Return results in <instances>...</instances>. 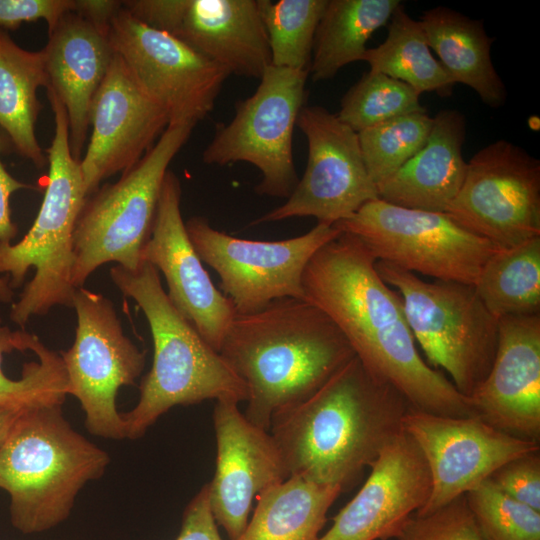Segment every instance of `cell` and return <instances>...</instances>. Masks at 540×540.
Returning a JSON list of instances; mask_svg holds the SVG:
<instances>
[{
	"label": "cell",
	"mask_w": 540,
	"mask_h": 540,
	"mask_svg": "<svg viewBox=\"0 0 540 540\" xmlns=\"http://www.w3.org/2000/svg\"><path fill=\"white\" fill-rule=\"evenodd\" d=\"M445 213L500 249L540 237V161L503 139L483 147Z\"/></svg>",
	"instance_id": "13"
},
{
	"label": "cell",
	"mask_w": 540,
	"mask_h": 540,
	"mask_svg": "<svg viewBox=\"0 0 540 540\" xmlns=\"http://www.w3.org/2000/svg\"><path fill=\"white\" fill-rule=\"evenodd\" d=\"M334 226L358 237L377 260L473 286L486 261L500 249L446 213L404 208L379 198Z\"/></svg>",
	"instance_id": "10"
},
{
	"label": "cell",
	"mask_w": 540,
	"mask_h": 540,
	"mask_svg": "<svg viewBox=\"0 0 540 540\" xmlns=\"http://www.w3.org/2000/svg\"><path fill=\"white\" fill-rule=\"evenodd\" d=\"M328 0H259L271 65L309 71L318 24Z\"/></svg>",
	"instance_id": "32"
},
{
	"label": "cell",
	"mask_w": 540,
	"mask_h": 540,
	"mask_svg": "<svg viewBox=\"0 0 540 540\" xmlns=\"http://www.w3.org/2000/svg\"><path fill=\"white\" fill-rule=\"evenodd\" d=\"M419 97L405 82L369 71L345 93L337 116L358 133L402 115L426 112Z\"/></svg>",
	"instance_id": "34"
},
{
	"label": "cell",
	"mask_w": 540,
	"mask_h": 540,
	"mask_svg": "<svg viewBox=\"0 0 540 540\" xmlns=\"http://www.w3.org/2000/svg\"><path fill=\"white\" fill-rule=\"evenodd\" d=\"M169 125L165 110L138 85L116 53L89 111L91 137L80 161L87 196L134 167Z\"/></svg>",
	"instance_id": "18"
},
{
	"label": "cell",
	"mask_w": 540,
	"mask_h": 540,
	"mask_svg": "<svg viewBox=\"0 0 540 540\" xmlns=\"http://www.w3.org/2000/svg\"><path fill=\"white\" fill-rule=\"evenodd\" d=\"M489 480L506 495L540 511V450L506 462Z\"/></svg>",
	"instance_id": "37"
},
{
	"label": "cell",
	"mask_w": 540,
	"mask_h": 540,
	"mask_svg": "<svg viewBox=\"0 0 540 540\" xmlns=\"http://www.w3.org/2000/svg\"><path fill=\"white\" fill-rule=\"evenodd\" d=\"M46 90L55 129L47 149L49 171L44 198L24 237L16 244H0V274L8 275L13 289L23 284L31 268L35 269L11 306L10 320L20 327L55 306L73 308L74 231L87 197L81 160L75 159L70 149L67 113L54 91Z\"/></svg>",
	"instance_id": "6"
},
{
	"label": "cell",
	"mask_w": 540,
	"mask_h": 540,
	"mask_svg": "<svg viewBox=\"0 0 540 540\" xmlns=\"http://www.w3.org/2000/svg\"><path fill=\"white\" fill-rule=\"evenodd\" d=\"M109 463V454L66 420L62 405L22 411L0 445V489L10 498L12 526L35 534L61 524Z\"/></svg>",
	"instance_id": "5"
},
{
	"label": "cell",
	"mask_w": 540,
	"mask_h": 540,
	"mask_svg": "<svg viewBox=\"0 0 540 540\" xmlns=\"http://www.w3.org/2000/svg\"><path fill=\"white\" fill-rule=\"evenodd\" d=\"M358 493L318 540H390L426 503L431 480L412 438L401 432L371 464Z\"/></svg>",
	"instance_id": "21"
},
{
	"label": "cell",
	"mask_w": 540,
	"mask_h": 540,
	"mask_svg": "<svg viewBox=\"0 0 540 540\" xmlns=\"http://www.w3.org/2000/svg\"><path fill=\"white\" fill-rule=\"evenodd\" d=\"M309 71L270 65L256 91L237 101L235 114L220 124L202 154L207 165L247 162L262 178L260 195L288 198L298 176L293 159V133L307 97Z\"/></svg>",
	"instance_id": "9"
},
{
	"label": "cell",
	"mask_w": 540,
	"mask_h": 540,
	"mask_svg": "<svg viewBox=\"0 0 540 540\" xmlns=\"http://www.w3.org/2000/svg\"><path fill=\"white\" fill-rule=\"evenodd\" d=\"M45 66L51 88L67 113L73 157L81 160L89 129L92 100L116 54L109 26L68 13L48 33ZM46 87V88H47Z\"/></svg>",
	"instance_id": "23"
},
{
	"label": "cell",
	"mask_w": 540,
	"mask_h": 540,
	"mask_svg": "<svg viewBox=\"0 0 540 540\" xmlns=\"http://www.w3.org/2000/svg\"><path fill=\"white\" fill-rule=\"evenodd\" d=\"M213 423L217 455L208 483L210 506L216 523L238 540L253 499L288 477L270 432L250 422L237 402L216 401Z\"/></svg>",
	"instance_id": "20"
},
{
	"label": "cell",
	"mask_w": 540,
	"mask_h": 540,
	"mask_svg": "<svg viewBox=\"0 0 540 540\" xmlns=\"http://www.w3.org/2000/svg\"><path fill=\"white\" fill-rule=\"evenodd\" d=\"M219 353L247 387L244 415L265 430L275 414L310 397L355 357L337 325L298 298L236 314Z\"/></svg>",
	"instance_id": "3"
},
{
	"label": "cell",
	"mask_w": 540,
	"mask_h": 540,
	"mask_svg": "<svg viewBox=\"0 0 540 540\" xmlns=\"http://www.w3.org/2000/svg\"><path fill=\"white\" fill-rule=\"evenodd\" d=\"M395 540H484L465 495L426 515H412Z\"/></svg>",
	"instance_id": "36"
},
{
	"label": "cell",
	"mask_w": 540,
	"mask_h": 540,
	"mask_svg": "<svg viewBox=\"0 0 540 540\" xmlns=\"http://www.w3.org/2000/svg\"><path fill=\"white\" fill-rule=\"evenodd\" d=\"M419 21L430 49L455 84L470 87L492 108L505 103L506 88L491 59L494 38L486 33L482 20L437 6L424 11Z\"/></svg>",
	"instance_id": "25"
},
{
	"label": "cell",
	"mask_w": 540,
	"mask_h": 540,
	"mask_svg": "<svg viewBox=\"0 0 540 540\" xmlns=\"http://www.w3.org/2000/svg\"><path fill=\"white\" fill-rule=\"evenodd\" d=\"M400 5V0H328L315 34L312 80L331 79L344 66L363 61L366 43Z\"/></svg>",
	"instance_id": "28"
},
{
	"label": "cell",
	"mask_w": 540,
	"mask_h": 540,
	"mask_svg": "<svg viewBox=\"0 0 540 540\" xmlns=\"http://www.w3.org/2000/svg\"><path fill=\"white\" fill-rule=\"evenodd\" d=\"M176 540H223L211 510L208 483L186 506Z\"/></svg>",
	"instance_id": "40"
},
{
	"label": "cell",
	"mask_w": 540,
	"mask_h": 540,
	"mask_svg": "<svg viewBox=\"0 0 540 540\" xmlns=\"http://www.w3.org/2000/svg\"><path fill=\"white\" fill-rule=\"evenodd\" d=\"M181 194L178 177L168 170L152 233L141 258L163 273L170 302L219 352L237 313L230 299L212 282L188 236L181 214Z\"/></svg>",
	"instance_id": "19"
},
{
	"label": "cell",
	"mask_w": 540,
	"mask_h": 540,
	"mask_svg": "<svg viewBox=\"0 0 540 540\" xmlns=\"http://www.w3.org/2000/svg\"><path fill=\"white\" fill-rule=\"evenodd\" d=\"M296 126L307 139L308 160L286 202L252 224L314 217L333 226L378 199L360 148L358 133L322 106H304Z\"/></svg>",
	"instance_id": "15"
},
{
	"label": "cell",
	"mask_w": 540,
	"mask_h": 540,
	"mask_svg": "<svg viewBox=\"0 0 540 540\" xmlns=\"http://www.w3.org/2000/svg\"><path fill=\"white\" fill-rule=\"evenodd\" d=\"M342 489L288 477L258 495L254 514L238 540H318Z\"/></svg>",
	"instance_id": "27"
},
{
	"label": "cell",
	"mask_w": 540,
	"mask_h": 540,
	"mask_svg": "<svg viewBox=\"0 0 540 540\" xmlns=\"http://www.w3.org/2000/svg\"><path fill=\"white\" fill-rule=\"evenodd\" d=\"M122 5L230 75L260 79L271 65L259 0H126Z\"/></svg>",
	"instance_id": "17"
},
{
	"label": "cell",
	"mask_w": 540,
	"mask_h": 540,
	"mask_svg": "<svg viewBox=\"0 0 540 540\" xmlns=\"http://www.w3.org/2000/svg\"><path fill=\"white\" fill-rule=\"evenodd\" d=\"M387 30L384 42L365 52L363 61L369 64V71L405 82L419 95L450 96L455 82L432 55L421 22L413 19L403 4L392 14Z\"/></svg>",
	"instance_id": "29"
},
{
	"label": "cell",
	"mask_w": 540,
	"mask_h": 540,
	"mask_svg": "<svg viewBox=\"0 0 540 540\" xmlns=\"http://www.w3.org/2000/svg\"><path fill=\"white\" fill-rule=\"evenodd\" d=\"M48 84L43 49H23L0 28V128L14 150L38 168L48 159L35 132L42 109L37 91Z\"/></svg>",
	"instance_id": "26"
},
{
	"label": "cell",
	"mask_w": 540,
	"mask_h": 540,
	"mask_svg": "<svg viewBox=\"0 0 540 540\" xmlns=\"http://www.w3.org/2000/svg\"><path fill=\"white\" fill-rule=\"evenodd\" d=\"M22 340L24 349L35 353L38 361L25 363L20 379H10L2 370V360L4 354L17 350L16 331L2 325L0 317V411L63 405L68 395V381L60 353L23 330Z\"/></svg>",
	"instance_id": "31"
},
{
	"label": "cell",
	"mask_w": 540,
	"mask_h": 540,
	"mask_svg": "<svg viewBox=\"0 0 540 540\" xmlns=\"http://www.w3.org/2000/svg\"><path fill=\"white\" fill-rule=\"evenodd\" d=\"M194 123L170 124L143 158L86 197L74 231L71 282L83 287L100 266L115 262L137 270L148 242L168 167L188 141Z\"/></svg>",
	"instance_id": "7"
},
{
	"label": "cell",
	"mask_w": 540,
	"mask_h": 540,
	"mask_svg": "<svg viewBox=\"0 0 540 540\" xmlns=\"http://www.w3.org/2000/svg\"><path fill=\"white\" fill-rule=\"evenodd\" d=\"M402 425L420 449L431 480L429 497L417 515L438 510L489 479L506 462L540 450L539 443L473 416H443L409 407Z\"/></svg>",
	"instance_id": "16"
},
{
	"label": "cell",
	"mask_w": 540,
	"mask_h": 540,
	"mask_svg": "<svg viewBox=\"0 0 540 540\" xmlns=\"http://www.w3.org/2000/svg\"><path fill=\"white\" fill-rule=\"evenodd\" d=\"M77 316L72 346L61 351L68 395L78 399L89 433L111 440L126 439L117 395L133 385L145 366V353L124 333L111 300L84 287L73 300Z\"/></svg>",
	"instance_id": "11"
},
{
	"label": "cell",
	"mask_w": 540,
	"mask_h": 540,
	"mask_svg": "<svg viewBox=\"0 0 540 540\" xmlns=\"http://www.w3.org/2000/svg\"><path fill=\"white\" fill-rule=\"evenodd\" d=\"M203 263L218 274L219 290L237 314L262 310L282 298L303 299L302 276L312 256L341 231L317 223L307 233L279 241L237 238L194 216L185 222Z\"/></svg>",
	"instance_id": "12"
},
{
	"label": "cell",
	"mask_w": 540,
	"mask_h": 540,
	"mask_svg": "<svg viewBox=\"0 0 540 540\" xmlns=\"http://www.w3.org/2000/svg\"><path fill=\"white\" fill-rule=\"evenodd\" d=\"M376 261L358 237L341 232L309 260L303 299L337 325L362 365L397 389L411 408L475 417L470 399L419 354L402 299L380 277Z\"/></svg>",
	"instance_id": "1"
},
{
	"label": "cell",
	"mask_w": 540,
	"mask_h": 540,
	"mask_svg": "<svg viewBox=\"0 0 540 540\" xmlns=\"http://www.w3.org/2000/svg\"><path fill=\"white\" fill-rule=\"evenodd\" d=\"M14 150L7 134L0 128V155ZM22 189H34L30 184L14 178L4 167L0 158V244H10L17 236V225L12 221L10 209L11 195ZM14 290L8 277L0 276V303L13 302Z\"/></svg>",
	"instance_id": "39"
},
{
	"label": "cell",
	"mask_w": 540,
	"mask_h": 540,
	"mask_svg": "<svg viewBox=\"0 0 540 540\" xmlns=\"http://www.w3.org/2000/svg\"><path fill=\"white\" fill-rule=\"evenodd\" d=\"M465 497L484 540H540V511L506 495L489 479Z\"/></svg>",
	"instance_id": "35"
},
{
	"label": "cell",
	"mask_w": 540,
	"mask_h": 540,
	"mask_svg": "<svg viewBox=\"0 0 540 540\" xmlns=\"http://www.w3.org/2000/svg\"><path fill=\"white\" fill-rule=\"evenodd\" d=\"M474 287L497 319L540 315V237L497 250L486 261Z\"/></svg>",
	"instance_id": "30"
},
{
	"label": "cell",
	"mask_w": 540,
	"mask_h": 540,
	"mask_svg": "<svg viewBox=\"0 0 540 540\" xmlns=\"http://www.w3.org/2000/svg\"><path fill=\"white\" fill-rule=\"evenodd\" d=\"M432 125L427 112H416L358 132L363 160L376 187L425 145Z\"/></svg>",
	"instance_id": "33"
},
{
	"label": "cell",
	"mask_w": 540,
	"mask_h": 540,
	"mask_svg": "<svg viewBox=\"0 0 540 540\" xmlns=\"http://www.w3.org/2000/svg\"><path fill=\"white\" fill-rule=\"evenodd\" d=\"M375 267L383 281L399 293L413 337L429 364L444 369L455 388L469 398L493 364L498 319L471 284L427 282L381 260Z\"/></svg>",
	"instance_id": "8"
},
{
	"label": "cell",
	"mask_w": 540,
	"mask_h": 540,
	"mask_svg": "<svg viewBox=\"0 0 540 540\" xmlns=\"http://www.w3.org/2000/svg\"><path fill=\"white\" fill-rule=\"evenodd\" d=\"M115 52L138 85L167 113L170 124L197 123L214 108L230 73L173 35L121 6L109 26Z\"/></svg>",
	"instance_id": "14"
},
{
	"label": "cell",
	"mask_w": 540,
	"mask_h": 540,
	"mask_svg": "<svg viewBox=\"0 0 540 540\" xmlns=\"http://www.w3.org/2000/svg\"><path fill=\"white\" fill-rule=\"evenodd\" d=\"M22 411H0V445Z\"/></svg>",
	"instance_id": "41"
},
{
	"label": "cell",
	"mask_w": 540,
	"mask_h": 540,
	"mask_svg": "<svg viewBox=\"0 0 540 540\" xmlns=\"http://www.w3.org/2000/svg\"><path fill=\"white\" fill-rule=\"evenodd\" d=\"M409 407L355 356L310 397L275 414L268 431L287 477L343 491L403 432Z\"/></svg>",
	"instance_id": "2"
},
{
	"label": "cell",
	"mask_w": 540,
	"mask_h": 540,
	"mask_svg": "<svg viewBox=\"0 0 540 540\" xmlns=\"http://www.w3.org/2000/svg\"><path fill=\"white\" fill-rule=\"evenodd\" d=\"M110 277L144 313L154 348L152 367L141 381L138 402L122 413L126 439L141 438L177 405L210 399L247 401L245 383L173 306L153 265L143 262L134 271L116 265L110 269Z\"/></svg>",
	"instance_id": "4"
},
{
	"label": "cell",
	"mask_w": 540,
	"mask_h": 540,
	"mask_svg": "<svg viewBox=\"0 0 540 540\" xmlns=\"http://www.w3.org/2000/svg\"><path fill=\"white\" fill-rule=\"evenodd\" d=\"M465 137V116L455 109L439 111L433 116L425 145L377 186L379 199L404 208L445 213L466 174Z\"/></svg>",
	"instance_id": "24"
},
{
	"label": "cell",
	"mask_w": 540,
	"mask_h": 540,
	"mask_svg": "<svg viewBox=\"0 0 540 540\" xmlns=\"http://www.w3.org/2000/svg\"><path fill=\"white\" fill-rule=\"evenodd\" d=\"M475 416L512 436L540 441V315L498 319L491 369L469 397Z\"/></svg>",
	"instance_id": "22"
},
{
	"label": "cell",
	"mask_w": 540,
	"mask_h": 540,
	"mask_svg": "<svg viewBox=\"0 0 540 540\" xmlns=\"http://www.w3.org/2000/svg\"><path fill=\"white\" fill-rule=\"evenodd\" d=\"M79 0H0V28L15 30L22 23L45 20L50 33L68 13H76Z\"/></svg>",
	"instance_id": "38"
}]
</instances>
